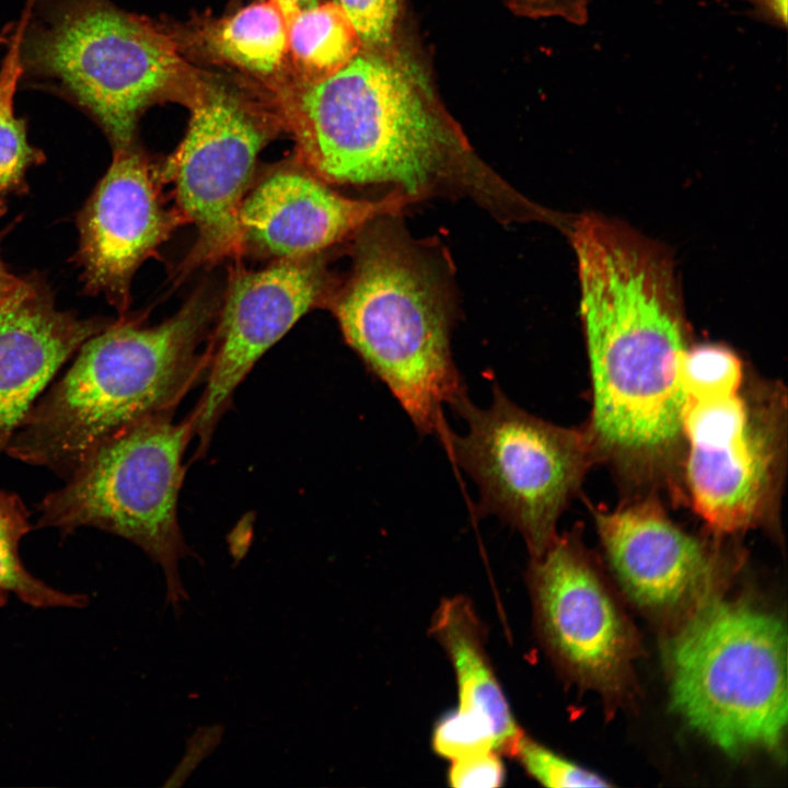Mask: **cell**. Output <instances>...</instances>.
<instances>
[{
  "label": "cell",
  "instance_id": "obj_30",
  "mask_svg": "<svg viewBox=\"0 0 788 788\" xmlns=\"http://www.w3.org/2000/svg\"><path fill=\"white\" fill-rule=\"evenodd\" d=\"M282 4L296 8L298 10L308 9L318 3V0H278Z\"/></svg>",
  "mask_w": 788,
  "mask_h": 788
},
{
  "label": "cell",
  "instance_id": "obj_1",
  "mask_svg": "<svg viewBox=\"0 0 788 788\" xmlns=\"http://www.w3.org/2000/svg\"><path fill=\"white\" fill-rule=\"evenodd\" d=\"M298 154L331 184L393 185L412 200L479 165L428 69L396 39L366 48L339 72L298 85L282 106Z\"/></svg>",
  "mask_w": 788,
  "mask_h": 788
},
{
  "label": "cell",
  "instance_id": "obj_16",
  "mask_svg": "<svg viewBox=\"0 0 788 788\" xmlns=\"http://www.w3.org/2000/svg\"><path fill=\"white\" fill-rule=\"evenodd\" d=\"M109 324L58 310L37 275L0 303V453L60 367Z\"/></svg>",
  "mask_w": 788,
  "mask_h": 788
},
{
  "label": "cell",
  "instance_id": "obj_3",
  "mask_svg": "<svg viewBox=\"0 0 788 788\" xmlns=\"http://www.w3.org/2000/svg\"><path fill=\"white\" fill-rule=\"evenodd\" d=\"M352 273L333 301L347 344L399 403L416 429L448 425L443 405L467 396L451 355V314L431 267L375 219L360 230Z\"/></svg>",
  "mask_w": 788,
  "mask_h": 788
},
{
  "label": "cell",
  "instance_id": "obj_11",
  "mask_svg": "<svg viewBox=\"0 0 788 788\" xmlns=\"http://www.w3.org/2000/svg\"><path fill=\"white\" fill-rule=\"evenodd\" d=\"M327 280L312 257L279 260L232 278L209 348L208 380L189 416L205 454L235 389L258 359L311 309L324 300Z\"/></svg>",
  "mask_w": 788,
  "mask_h": 788
},
{
  "label": "cell",
  "instance_id": "obj_27",
  "mask_svg": "<svg viewBox=\"0 0 788 788\" xmlns=\"http://www.w3.org/2000/svg\"><path fill=\"white\" fill-rule=\"evenodd\" d=\"M508 9L523 18H560L570 23L582 22L590 0H503Z\"/></svg>",
  "mask_w": 788,
  "mask_h": 788
},
{
  "label": "cell",
  "instance_id": "obj_4",
  "mask_svg": "<svg viewBox=\"0 0 788 788\" xmlns=\"http://www.w3.org/2000/svg\"><path fill=\"white\" fill-rule=\"evenodd\" d=\"M592 383L587 430L596 460L626 477H670L683 455L684 314L647 297L621 294L582 316Z\"/></svg>",
  "mask_w": 788,
  "mask_h": 788
},
{
  "label": "cell",
  "instance_id": "obj_13",
  "mask_svg": "<svg viewBox=\"0 0 788 788\" xmlns=\"http://www.w3.org/2000/svg\"><path fill=\"white\" fill-rule=\"evenodd\" d=\"M528 580L540 629L555 654L596 683L616 680L628 654V633L577 535H557L532 558Z\"/></svg>",
  "mask_w": 788,
  "mask_h": 788
},
{
  "label": "cell",
  "instance_id": "obj_23",
  "mask_svg": "<svg viewBox=\"0 0 788 788\" xmlns=\"http://www.w3.org/2000/svg\"><path fill=\"white\" fill-rule=\"evenodd\" d=\"M512 756L518 758L529 775L547 787L611 786L603 777L564 758L524 733L519 739Z\"/></svg>",
  "mask_w": 788,
  "mask_h": 788
},
{
  "label": "cell",
  "instance_id": "obj_18",
  "mask_svg": "<svg viewBox=\"0 0 788 788\" xmlns=\"http://www.w3.org/2000/svg\"><path fill=\"white\" fill-rule=\"evenodd\" d=\"M288 21L278 0H260L205 24L199 43L217 61L270 80L288 62Z\"/></svg>",
  "mask_w": 788,
  "mask_h": 788
},
{
  "label": "cell",
  "instance_id": "obj_25",
  "mask_svg": "<svg viewBox=\"0 0 788 788\" xmlns=\"http://www.w3.org/2000/svg\"><path fill=\"white\" fill-rule=\"evenodd\" d=\"M432 748L437 754L451 761L488 751L497 752L491 735L460 717L454 710L437 722L432 733Z\"/></svg>",
  "mask_w": 788,
  "mask_h": 788
},
{
  "label": "cell",
  "instance_id": "obj_29",
  "mask_svg": "<svg viewBox=\"0 0 788 788\" xmlns=\"http://www.w3.org/2000/svg\"><path fill=\"white\" fill-rule=\"evenodd\" d=\"M21 279L22 278L15 277L9 271L0 254V303H2L18 288Z\"/></svg>",
  "mask_w": 788,
  "mask_h": 788
},
{
  "label": "cell",
  "instance_id": "obj_7",
  "mask_svg": "<svg viewBox=\"0 0 788 788\" xmlns=\"http://www.w3.org/2000/svg\"><path fill=\"white\" fill-rule=\"evenodd\" d=\"M172 415L139 419L99 444L42 500L38 525L61 534L92 526L138 545L162 567L166 603L178 612L188 600L178 560L192 553L178 525L177 499L194 432L189 417L174 422Z\"/></svg>",
  "mask_w": 788,
  "mask_h": 788
},
{
  "label": "cell",
  "instance_id": "obj_12",
  "mask_svg": "<svg viewBox=\"0 0 788 788\" xmlns=\"http://www.w3.org/2000/svg\"><path fill=\"white\" fill-rule=\"evenodd\" d=\"M113 160L78 213L76 262L84 290L127 310L137 268L182 218L161 198V173L134 143L114 148ZM183 219V218H182Z\"/></svg>",
  "mask_w": 788,
  "mask_h": 788
},
{
  "label": "cell",
  "instance_id": "obj_10",
  "mask_svg": "<svg viewBox=\"0 0 788 788\" xmlns=\"http://www.w3.org/2000/svg\"><path fill=\"white\" fill-rule=\"evenodd\" d=\"M190 108L186 134L161 174L173 182L182 218L197 228L193 266L242 248L239 213L274 121L218 82L201 83Z\"/></svg>",
  "mask_w": 788,
  "mask_h": 788
},
{
  "label": "cell",
  "instance_id": "obj_8",
  "mask_svg": "<svg viewBox=\"0 0 788 788\" xmlns=\"http://www.w3.org/2000/svg\"><path fill=\"white\" fill-rule=\"evenodd\" d=\"M452 409L467 425L439 434L449 457L476 484V514L496 515L524 538L532 558L556 538L559 517L596 461L586 429L561 427L514 404L497 385L487 408L464 397Z\"/></svg>",
  "mask_w": 788,
  "mask_h": 788
},
{
  "label": "cell",
  "instance_id": "obj_5",
  "mask_svg": "<svg viewBox=\"0 0 788 788\" xmlns=\"http://www.w3.org/2000/svg\"><path fill=\"white\" fill-rule=\"evenodd\" d=\"M21 81L86 114L113 149L134 143L141 114L177 83L174 43L109 0H31Z\"/></svg>",
  "mask_w": 788,
  "mask_h": 788
},
{
  "label": "cell",
  "instance_id": "obj_21",
  "mask_svg": "<svg viewBox=\"0 0 788 788\" xmlns=\"http://www.w3.org/2000/svg\"><path fill=\"white\" fill-rule=\"evenodd\" d=\"M31 529L30 513L20 497L0 491V604L13 595L37 609L85 605L84 595L59 591L24 567L19 546Z\"/></svg>",
  "mask_w": 788,
  "mask_h": 788
},
{
  "label": "cell",
  "instance_id": "obj_6",
  "mask_svg": "<svg viewBox=\"0 0 788 788\" xmlns=\"http://www.w3.org/2000/svg\"><path fill=\"white\" fill-rule=\"evenodd\" d=\"M671 702L711 744L776 750L788 716L787 634L776 616L707 599L671 641Z\"/></svg>",
  "mask_w": 788,
  "mask_h": 788
},
{
  "label": "cell",
  "instance_id": "obj_20",
  "mask_svg": "<svg viewBox=\"0 0 788 788\" xmlns=\"http://www.w3.org/2000/svg\"><path fill=\"white\" fill-rule=\"evenodd\" d=\"M30 11V1L20 19L1 34L5 53L0 66V217L10 197L27 192L26 175L39 165L45 154L27 138V121L14 111V95L22 77L21 38Z\"/></svg>",
  "mask_w": 788,
  "mask_h": 788
},
{
  "label": "cell",
  "instance_id": "obj_15",
  "mask_svg": "<svg viewBox=\"0 0 788 788\" xmlns=\"http://www.w3.org/2000/svg\"><path fill=\"white\" fill-rule=\"evenodd\" d=\"M593 518L610 564L640 605L674 606L708 582L712 554L675 524L654 496H639L614 510H593Z\"/></svg>",
  "mask_w": 788,
  "mask_h": 788
},
{
  "label": "cell",
  "instance_id": "obj_17",
  "mask_svg": "<svg viewBox=\"0 0 788 788\" xmlns=\"http://www.w3.org/2000/svg\"><path fill=\"white\" fill-rule=\"evenodd\" d=\"M430 633L450 659L456 677L460 717L489 733L499 754L512 756L523 734L493 671L485 650V631L465 596L444 600L434 613Z\"/></svg>",
  "mask_w": 788,
  "mask_h": 788
},
{
  "label": "cell",
  "instance_id": "obj_28",
  "mask_svg": "<svg viewBox=\"0 0 788 788\" xmlns=\"http://www.w3.org/2000/svg\"><path fill=\"white\" fill-rule=\"evenodd\" d=\"M754 7V15L775 26L787 25V0H746Z\"/></svg>",
  "mask_w": 788,
  "mask_h": 788
},
{
  "label": "cell",
  "instance_id": "obj_26",
  "mask_svg": "<svg viewBox=\"0 0 788 788\" xmlns=\"http://www.w3.org/2000/svg\"><path fill=\"white\" fill-rule=\"evenodd\" d=\"M505 775L500 754L488 751L452 760L448 779L456 788H494L502 785Z\"/></svg>",
  "mask_w": 788,
  "mask_h": 788
},
{
  "label": "cell",
  "instance_id": "obj_22",
  "mask_svg": "<svg viewBox=\"0 0 788 788\" xmlns=\"http://www.w3.org/2000/svg\"><path fill=\"white\" fill-rule=\"evenodd\" d=\"M686 399H703L735 393L744 383L741 359L726 346H687L681 360Z\"/></svg>",
  "mask_w": 788,
  "mask_h": 788
},
{
  "label": "cell",
  "instance_id": "obj_19",
  "mask_svg": "<svg viewBox=\"0 0 788 788\" xmlns=\"http://www.w3.org/2000/svg\"><path fill=\"white\" fill-rule=\"evenodd\" d=\"M361 49L355 25L334 1L297 10L289 16L288 62L298 85H312L333 77Z\"/></svg>",
  "mask_w": 788,
  "mask_h": 788
},
{
  "label": "cell",
  "instance_id": "obj_24",
  "mask_svg": "<svg viewBox=\"0 0 788 788\" xmlns=\"http://www.w3.org/2000/svg\"><path fill=\"white\" fill-rule=\"evenodd\" d=\"M355 25L362 47L385 48L397 38L401 0H334Z\"/></svg>",
  "mask_w": 788,
  "mask_h": 788
},
{
  "label": "cell",
  "instance_id": "obj_2",
  "mask_svg": "<svg viewBox=\"0 0 788 788\" xmlns=\"http://www.w3.org/2000/svg\"><path fill=\"white\" fill-rule=\"evenodd\" d=\"M211 317L190 299L161 324L120 320L86 339L70 369L36 399L5 452L68 478L104 440L144 417L173 413L207 369L198 348Z\"/></svg>",
  "mask_w": 788,
  "mask_h": 788
},
{
  "label": "cell",
  "instance_id": "obj_9",
  "mask_svg": "<svg viewBox=\"0 0 788 788\" xmlns=\"http://www.w3.org/2000/svg\"><path fill=\"white\" fill-rule=\"evenodd\" d=\"M681 461L694 511L718 535L754 529L778 508L786 445L785 394L760 383L686 399Z\"/></svg>",
  "mask_w": 788,
  "mask_h": 788
},
{
  "label": "cell",
  "instance_id": "obj_14",
  "mask_svg": "<svg viewBox=\"0 0 788 788\" xmlns=\"http://www.w3.org/2000/svg\"><path fill=\"white\" fill-rule=\"evenodd\" d=\"M410 201L398 192L376 200L352 199L317 176L279 170L246 194L239 213L241 245L279 260L310 258Z\"/></svg>",
  "mask_w": 788,
  "mask_h": 788
}]
</instances>
